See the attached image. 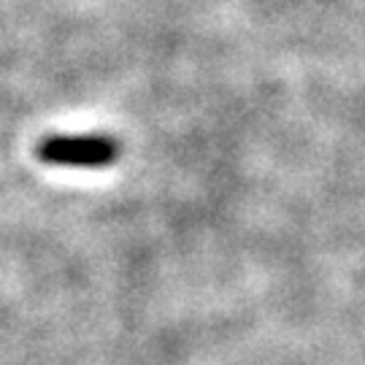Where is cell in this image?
I'll return each instance as SVG.
<instances>
[{"label": "cell", "instance_id": "6da1fadb", "mask_svg": "<svg viewBox=\"0 0 365 365\" xmlns=\"http://www.w3.org/2000/svg\"><path fill=\"white\" fill-rule=\"evenodd\" d=\"M117 138L101 135V133H87V135H46L38 144V160L46 165H60V168H108L119 160Z\"/></svg>", "mask_w": 365, "mask_h": 365}]
</instances>
